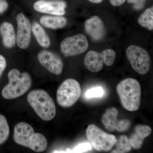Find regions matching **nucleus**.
<instances>
[{
    "label": "nucleus",
    "mask_w": 153,
    "mask_h": 153,
    "mask_svg": "<svg viewBox=\"0 0 153 153\" xmlns=\"http://www.w3.org/2000/svg\"><path fill=\"white\" fill-rule=\"evenodd\" d=\"M86 33L96 41L100 40L103 38L105 33V29L103 22L97 16H94L87 19L85 22Z\"/></svg>",
    "instance_id": "14"
},
{
    "label": "nucleus",
    "mask_w": 153,
    "mask_h": 153,
    "mask_svg": "<svg viewBox=\"0 0 153 153\" xmlns=\"http://www.w3.org/2000/svg\"><path fill=\"white\" fill-rule=\"evenodd\" d=\"M38 59L41 65L51 73L57 75L62 73L63 60L55 53L47 50H43L38 53Z\"/></svg>",
    "instance_id": "12"
},
{
    "label": "nucleus",
    "mask_w": 153,
    "mask_h": 153,
    "mask_svg": "<svg viewBox=\"0 0 153 153\" xmlns=\"http://www.w3.org/2000/svg\"><path fill=\"white\" fill-rule=\"evenodd\" d=\"M10 134V128L5 117L0 114V145L5 142Z\"/></svg>",
    "instance_id": "21"
},
{
    "label": "nucleus",
    "mask_w": 153,
    "mask_h": 153,
    "mask_svg": "<svg viewBox=\"0 0 153 153\" xmlns=\"http://www.w3.org/2000/svg\"><path fill=\"white\" fill-rule=\"evenodd\" d=\"M138 22L143 27L149 30H153V7L147 9L140 16Z\"/></svg>",
    "instance_id": "19"
},
{
    "label": "nucleus",
    "mask_w": 153,
    "mask_h": 153,
    "mask_svg": "<svg viewBox=\"0 0 153 153\" xmlns=\"http://www.w3.org/2000/svg\"><path fill=\"white\" fill-rule=\"evenodd\" d=\"M27 100L41 119L48 121L55 117L56 114L55 102L47 91L42 89L32 91L28 94Z\"/></svg>",
    "instance_id": "3"
},
{
    "label": "nucleus",
    "mask_w": 153,
    "mask_h": 153,
    "mask_svg": "<svg viewBox=\"0 0 153 153\" xmlns=\"http://www.w3.org/2000/svg\"><path fill=\"white\" fill-rule=\"evenodd\" d=\"M104 94V91L103 88L97 86L88 90L85 94V96L88 99L98 98L102 97Z\"/></svg>",
    "instance_id": "22"
},
{
    "label": "nucleus",
    "mask_w": 153,
    "mask_h": 153,
    "mask_svg": "<svg viewBox=\"0 0 153 153\" xmlns=\"http://www.w3.org/2000/svg\"><path fill=\"white\" fill-rule=\"evenodd\" d=\"M86 136L94 149L100 152L110 151L117 141L115 136L107 133L94 124L88 126Z\"/></svg>",
    "instance_id": "6"
},
{
    "label": "nucleus",
    "mask_w": 153,
    "mask_h": 153,
    "mask_svg": "<svg viewBox=\"0 0 153 153\" xmlns=\"http://www.w3.org/2000/svg\"><path fill=\"white\" fill-rule=\"evenodd\" d=\"M7 66V61L5 58L2 55H0V77Z\"/></svg>",
    "instance_id": "24"
},
{
    "label": "nucleus",
    "mask_w": 153,
    "mask_h": 153,
    "mask_svg": "<svg viewBox=\"0 0 153 153\" xmlns=\"http://www.w3.org/2000/svg\"><path fill=\"white\" fill-rule=\"evenodd\" d=\"M116 149L111 153H126L131 151V147L130 145L129 139L125 135L120 136L119 138L117 140Z\"/></svg>",
    "instance_id": "20"
},
{
    "label": "nucleus",
    "mask_w": 153,
    "mask_h": 153,
    "mask_svg": "<svg viewBox=\"0 0 153 153\" xmlns=\"http://www.w3.org/2000/svg\"><path fill=\"white\" fill-rule=\"evenodd\" d=\"M8 77L9 83L2 91V95L6 99H14L22 96L32 86V77L27 72L21 73L15 68L9 71Z\"/></svg>",
    "instance_id": "4"
},
{
    "label": "nucleus",
    "mask_w": 153,
    "mask_h": 153,
    "mask_svg": "<svg viewBox=\"0 0 153 153\" xmlns=\"http://www.w3.org/2000/svg\"><path fill=\"white\" fill-rule=\"evenodd\" d=\"M116 89L124 108L130 111L139 109L140 105L141 91L137 80L132 78L123 79L118 84Z\"/></svg>",
    "instance_id": "2"
},
{
    "label": "nucleus",
    "mask_w": 153,
    "mask_h": 153,
    "mask_svg": "<svg viewBox=\"0 0 153 153\" xmlns=\"http://www.w3.org/2000/svg\"><path fill=\"white\" fill-rule=\"evenodd\" d=\"M118 114L117 110L113 107L107 109L102 115V122L108 131H117L119 132H123L128 130L130 128L131 121L127 119L118 120Z\"/></svg>",
    "instance_id": "10"
},
{
    "label": "nucleus",
    "mask_w": 153,
    "mask_h": 153,
    "mask_svg": "<svg viewBox=\"0 0 153 153\" xmlns=\"http://www.w3.org/2000/svg\"><path fill=\"white\" fill-rule=\"evenodd\" d=\"M0 33L2 37L3 44L6 48H11L15 46L16 37L12 24L4 22L0 26Z\"/></svg>",
    "instance_id": "16"
},
{
    "label": "nucleus",
    "mask_w": 153,
    "mask_h": 153,
    "mask_svg": "<svg viewBox=\"0 0 153 153\" xmlns=\"http://www.w3.org/2000/svg\"><path fill=\"white\" fill-rule=\"evenodd\" d=\"M17 33L16 43L21 49H27L30 46L31 39V24L29 19L22 13L18 14L16 17Z\"/></svg>",
    "instance_id": "11"
},
{
    "label": "nucleus",
    "mask_w": 153,
    "mask_h": 153,
    "mask_svg": "<svg viewBox=\"0 0 153 153\" xmlns=\"http://www.w3.org/2000/svg\"><path fill=\"white\" fill-rule=\"evenodd\" d=\"M81 94V87L78 81L73 79H66L57 89V102L62 107H70L79 100Z\"/></svg>",
    "instance_id": "5"
},
{
    "label": "nucleus",
    "mask_w": 153,
    "mask_h": 153,
    "mask_svg": "<svg viewBox=\"0 0 153 153\" xmlns=\"http://www.w3.org/2000/svg\"><path fill=\"white\" fill-rule=\"evenodd\" d=\"M40 21L44 27L54 30L64 27L67 23V19L62 16H43Z\"/></svg>",
    "instance_id": "17"
},
{
    "label": "nucleus",
    "mask_w": 153,
    "mask_h": 153,
    "mask_svg": "<svg viewBox=\"0 0 153 153\" xmlns=\"http://www.w3.org/2000/svg\"><path fill=\"white\" fill-rule=\"evenodd\" d=\"M60 47L61 52L65 57L75 56L87 50L88 41L84 35L77 34L63 39Z\"/></svg>",
    "instance_id": "9"
},
{
    "label": "nucleus",
    "mask_w": 153,
    "mask_h": 153,
    "mask_svg": "<svg viewBox=\"0 0 153 153\" xmlns=\"http://www.w3.org/2000/svg\"><path fill=\"white\" fill-rule=\"evenodd\" d=\"M146 0H127L129 3H134L135 4V8L137 9L142 8L144 3Z\"/></svg>",
    "instance_id": "25"
},
{
    "label": "nucleus",
    "mask_w": 153,
    "mask_h": 153,
    "mask_svg": "<svg viewBox=\"0 0 153 153\" xmlns=\"http://www.w3.org/2000/svg\"><path fill=\"white\" fill-rule=\"evenodd\" d=\"M8 8V4L6 0H0V14L7 10Z\"/></svg>",
    "instance_id": "26"
},
{
    "label": "nucleus",
    "mask_w": 153,
    "mask_h": 153,
    "mask_svg": "<svg viewBox=\"0 0 153 153\" xmlns=\"http://www.w3.org/2000/svg\"><path fill=\"white\" fill-rule=\"evenodd\" d=\"M32 30L36 40L41 47L45 48H49L51 44L50 39L41 25L37 22H34L32 26Z\"/></svg>",
    "instance_id": "18"
},
{
    "label": "nucleus",
    "mask_w": 153,
    "mask_h": 153,
    "mask_svg": "<svg viewBox=\"0 0 153 153\" xmlns=\"http://www.w3.org/2000/svg\"><path fill=\"white\" fill-rule=\"evenodd\" d=\"M91 149V145L89 143H83L79 144L73 150L74 152L83 153Z\"/></svg>",
    "instance_id": "23"
},
{
    "label": "nucleus",
    "mask_w": 153,
    "mask_h": 153,
    "mask_svg": "<svg viewBox=\"0 0 153 153\" xmlns=\"http://www.w3.org/2000/svg\"><path fill=\"white\" fill-rule=\"evenodd\" d=\"M116 54L114 50L106 49L99 53L94 51H89L85 57L84 64L85 67L91 72H99L103 68V64L111 66L114 63Z\"/></svg>",
    "instance_id": "8"
},
{
    "label": "nucleus",
    "mask_w": 153,
    "mask_h": 153,
    "mask_svg": "<svg viewBox=\"0 0 153 153\" xmlns=\"http://www.w3.org/2000/svg\"><path fill=\"white\" fill-rule=\"evenodd\" d=\"M127 58L135 71L140 74H146L151 67V57L143 48L132 45L126 51Z\"/></svg>",
    "instance_id": "7"
},
{
    "label": "nucleus",
    "mask_w": 153,
    "mask_h": 153,
    "mask_svg": "<svg viewBox=\"0 0 153 153\" xmlns=\"http://www.w3.org/2000/svg\"><path fill=\"white\" fill-rule=\"evenodd\" d=\"M126 0H109L110 2L112 5L118 7L125 2Z\"/></svg>",
    "instance_id": "27"
},
{
    "label": "nucleus",
    "mask_w": 153,
    "mask_h": 153,
    "mask_svg": "<svg viewBox=\"0 0 153 153\" xmlns=\"http://www.w3.org/2000/svg\"><path fill=\"white\" fill-rule=\"evenodd\" d=\"M13 139L17 144L27 147L38 152H44L48 146V142L44 135L35 133L29 124L21 122L15 126Z\"/></svg>",
    "instance_id": "1"
},
{
    "label": "nucleus",
    "mask_w": 153,
    "mask_h": 153,
    "mask_svg": "<svg viewBox=\"0 0 153 153\" xmlns=\"http://www.w3.org/2000/svg\"><path fill=\"white\" fill-rule=\"evenodd\" d=\"M134 131L129 139V142L131 148L138 149L142 147L144 140L151 134L152 129L149 126L138 125L135 128Z\"/></svg>",
    "instance_id": "15"
},
{
    "label": "nucleus",
    "mask_w": 153,
    "mask_h": 153,
    "mask_svg": "<svg viewBox=\"0 0 153 153\" xmlns=\"http://www.w3.org/2000/svg\"><path fill=\"white\" fill-rule=\"evenodd\" d=\"M88 1L93 3H95V4H98L101 2L103 0H88Z\"/></svg>",
    "instance_id": "28"
},
{
    "label": "nucleus",
    "mask_w": 153,
    "mask_h": 153,
    "mask_svg": "<svg viewBox=\"0 0 153 153\" xmlns=\"http://www.w3.org/2000/svg\"><path fill=\"white\" fill-rule=\"evenodd\" d=\"M66 4L62 0L38 1L33 7L39 13L56 16H63L66 14Z\"/></svg>",
    "instance_id": "13"
}]
</instances>
